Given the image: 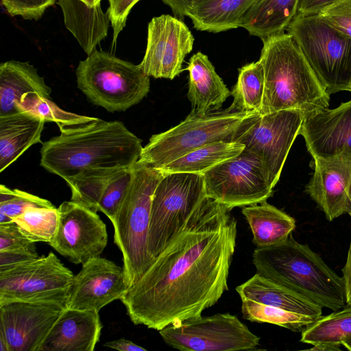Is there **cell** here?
<instances>
[{
	"instance_id": "1",
	"label": "cell",
	"mask_w": 351,
	"mask_h": 351,
	"mask_svg": "<svg viewBox=\"0 0 351 351\" xmlns=\"http://www.w3.org/2000/svg\"><path fill=\"white\" fill-rule=\"evenodd\" d=\"M237 221L206 197L121 299L136 325L160 330L202 316L228 290Z\"/></svg>"
},
{
	"instance_id": "2",
	"label": "cell",
	"mask_w": 351,
	"mask_h": 351,
	"mask_svg": "<svg viewBox=\"0 0 351 351\" xmlns=\"http://www.w3.org/2000/svg\"><path fill=\"white\" fill-rule=\"evenodd\" d=\"M143 147L123 122L99 119L43 143L40 165L66 180L88 168L132 167Z\"/></svg>"
},
{
	"instance_id": "3",
	"label": "cell",
	"mask_w": 351,
	"mask_h": 351,
	"mask_svg": "<svg viewBox=\"0 0 351 351\" xmlns=\"http://www.w3.org/2000/svg\"><path fill=\"white\" fill-rule=\"evenodd\" d=\"M259 61L265 76L260 114L298 110L304 114L328 108L330 94L289 33L262 40Z\"/></svg>"
},
{
	"instance_id": "4",
	"label": "cell",
	"mask_w": 351,
	"mask_h": 351,
	"mask_svg": "<svg viewBox=\"0 0 351 351\" xmlns=\"http://www.w3.org/2000/svg\"><path fill=\"white\" fill-rule=\"evenodd\" d=\"M252 262L257 274L322 308L335 311L346 306L342 277L291 234L280 243L256 247Z\"/></svg>"
},
{
	"instance_id": "5",
	"label": "cell",
	"mask_w": 351,
	"mask_h": 351,
	"mask_svg": "<svg viewBox=\"0 0 351 351\" xmlns=\"http://www.w3.org/2000/svg\"><path fill=\"white\" fill-rule=\"evenodd\" d=\"M165 173L160 169L136 163L129 189L112 221L114 242L122 253L129 287L153 261L147 249L152 202Z\"/></svg>"
},
{
	"instance_id": "6",
	"label": "cell",
	"mask_w": 351,
	"mask_h": 351,
	"mask_svg": "<svg viewBox=\"0 0 351 351\" xmlns=\"http://www.w3.org/2000/svg\"><path fill=\"white\" fill-rule=\"evenodd\" d=\"M75 75L87 99L110 112L140 103L150 88L149 77L139 64L97 49L79 62Z\"/></svg>"
},
{
	"instance_id": "7",
	"label": "cell",
	"mask_w": 351,
	"mask_h": 351,
	"mask_svg": "<svg viewBox=\"0 0 351 351\" xmlns=\"http://www.w3.org/2000/svg\"><path fill=\"white\" fill-rule=\"evenodd\" d=\"M218 110L204 114L190 113L171 129L152 136L143 147L137 164L160 169L204 145L230 138L250 114Z\"/></svg>"
},
{
	"instance_id": "8",
	"label": "cell",
	"mask_w": 351,
	"mask_h": 351,
	"mask_svg": "<svg viewBox=\"0 0 351 351\" xmlns=\"http://www.w3.org/2000/svg\"><path fill=\"white\" fill-rule=\"evenodd\" d=\"M286 31L293 37L319 82L331 95L351 85V39L317 14L298 13Z\"/></svg>"
},
{
	"instance_id": "9",
	"label": "cell",
	"mask_w": 351,
	"mask_h": 351,
	"mask_svg": "<svg viewBox=\"0 0 351 351\" xmlns=\"http://www.w3.org/2000/svg\"><path fill=\"white\" fill-rule=\"evenodd\" d=\"M206 197L202 174L165 173L152 202L147 249L153 261L181 232Z\"/></svg>"
},
{
	"instance_id": "10",
	"label": "cell",
	"mask_w": 351,
	"mask_h": 351,
	"mask_svg": "<svg viewBox=\"0 0 351 351\" xmlns=\"http://www.w3.org/2000/svg\"><path fill=\"white\" fill-rule=\"evenodd\" d=\"M304 119L298 110L252 113L243 121L230 141L243 144L245 150L260 160L266 180L274 188Z\"/></svg>"
},
{
	"instance_id": "11",
	"label": "cell",
	"mask_w": 351,
	"mask_h": 351,
	"mask_svg": "<svg viewBox=\"0 0 351 351\" xmlns=\"http://www.w3.org/2000/svg\"><path fill=\"white\" fill-rule=\"evenodd\" d=\"M158 331L167 345L183 351L250 350L261 340L228 313L174 322Z\"/></svg>"
},
{
	"instance_id": "12",
	"label": "cell",
	"mask_w": 351,
	"mask_h": 351,
	"mask_svg": "<svg viewBox=\"0 0 351 351\" xmlns=\"http://www.w3.org/2000/svg\"><path fill=\"white\" fill-rule=\"evenodd\" d=\"M73 276L52 252L0 269V304L12 301L51 302L66 307Z\"/></svg>"
},
{
	"instance_id": "13",
	"label": "cell",
	"mask_w": 351,
	"mask_h": 351,
	"mask_svg": "<svg viewBox=\"0 0 351 351\" xmlns=\"http://www.w3.org/2000/svg\"><path fill=\"white\" fill-rule=\"evenodd\" d=\"M202 175L206 196L230 210L261 203L273 195L274 188L265 179L261 162L245 149Z\"/></svg>"
},
{
	"instance_id": "14",
	"label": "cell",
	"mask_w": 351,
	"mask_h": 351,
	"mask_svg": "<svg viewBox=\"0 0 351 351\" xmlns=\"http://www.w3.org/2000/svg\"><path fill=\"white\" fill-rule=\"evenodd\" d=\"M57 208L58 229L49 245L75 265L99 256L106 247L108 234L97 213L71 200Z\"/></svg>"
},
{
	"instance_id": "15",
	"label": "cell",
	"mask_w": 351,
	"mask_h": 351,
	"mask_svg": "<svg viewBox=\"0 0 351 351\" xmlns=\"http://www.w3.org/2000/svg\"><path fill=\"white\" fill-rule=\"evenodd\" d=\"M194 37L186 24L169 14L154 17L148 24L147 47L139 66L149 77L173 80L193 49Z\"/></svg>"
},
{
	"instance_id": "16",
	"label": "cell",
	"mask_w": 351,
	"mask_h": 351,
	"mask_svg": "<svg viewBox=\"0 0 351 351\" xmlns=\"http://www.w3.org/2000/svg\"><path fill=\"white\" fill-rule=\"evenodd\" d=\"M66 308L51 302L0 304V335L6 341L9 351H37Z\"/></svg>"
},
{
	"instance_id": "17",
	"label": "cell",
	"mask_w": 351,
	"mask_h": 351,
	"mask_svg": "<svg viewBox=\"0 0 351 351\" xmlns=\"http://www.w3.org/2000/svg\"><path fill=\"white\" fill-rule=\"evenodd\" d=\"M128 289L123 267L95 257L84 263L74 275L66 308L99 312L114 300H121Z\"/></svg>"
},
{
	"instance_id": "18",
	"label": "cell",
	"mask_w": 351,
	"mask_h": 351,
	"mask_svg": "<svg viewBox=\"0 0 351 351\" xmlns=\"http://www.w3.org/2000/svg\"><path fill=\"white\" fill-rule=\"evenodd\" d=\"M299 134L313 158L351 160V100L306 116Z\"/></svg>"
},
{
	"instance_id": "19",
	"label": "cell",
	"mask_w": 351,
	"mask_h": 351,
	"mask_svg": "<svg viewBox=\"0 0 351 351\" xmlns=\"http://www.w3.org/2000/svg\"><path fill=\"white\" fill-rule=\"evenodd\" d=\"M314 159V173L305 191L332 221L348 208V189L351 182V160L341 158Z\"/></svg>"
},
{
	"instance_id": "20",
	"label": "cell",
	"mask_w": 351,
	"mask_h": 351,
	"mask_svg": "<svg viewBox=\"0 0 351 351\" xmlns=\"http://www.w3.org/2000/svg\"><path fill=\"white\" fill-rule=\"evenodd\" d=\"M101 328L99 312L66 308L37 351H93Z\"/></svg>"
},
{
	"instance_id": "21",
	"label": "cell",
	"mask_w": 351,
	"mask_h": 351,
	"mask_svg": "<svg viewBox=\"0 0 351 351\" xmlns=\"http://www.w3.org/2000/svg\"><path fill=\"white\" fill-rule=\"evenodd\" d=\"M189 71L187 97L191 103L192 114H206L220 110L231 95L206 55L193 54L185 69Z\"/></svg>"
},
{
	"instance_id": "22",
	"label": "cell",
	"mask_w": 351,
	"mask_h": 351,
	"mask_svg": "<svg viewBox=\"0 0 351 351\" xmlns=\"http://www.w3.org/2000/svg\"><path fill=\"white\" fill-rule=\"evenodd\" d=\"M45 121L28 111L0 116V172L29 147L41 143Z\"/></svg>"
},
{
	"instance_id": "23",
	"label": "cell",
	"mask_w": 351,
	"mask_h": 351,
	"mask_svg": "<svg viewBox=\"0 0 351 351\" xmlns=\"http://www.w3.org/2000/svg\"><path fill=\"white\" fill-rule=\"evenodd\" d=\"M64 22L86 54L90 55L108 34L110 18L101 3L90 6L82 0H58Z\"/></svg>"
},
{
	"instance_id": "24",
	"label": "cell",
	"mask_w": 351,
	"mask_h": 351,
	"mask_svg": "<svg viewBox=\"0 0 351 351\" xmlns=\"http://www.w3.org/2000/svg\"><path fill=\"white\" fill-rule=\"evenodd\" d=\"M36 93L49 98L51 88L37 69L27 62L8 60L0 65V116L19 112L17 105L22 96Z\"/></svg>"
},
{
	"instance_id": "25",
	"label": "cell",
	"mask_w": 351,
	"mask_h": 351,
	"mask_svg": "<svg viewBox=\"0 0 351 351\" xmlns=\"http://www.w3.org/2000/svg\"><path fill=\"white\" fill-rule=\"evenodd\" d=\"M241 300H250L315 319L322 315V307L293 291L256 273L236 287Z\"/></svg>"
},
{
	"instance_id": "26",
	"label": "cell",
	"mask_w": 351,
	"mask_h": 351,
	"mask_svg": "<svg viewBox=\"0 0 351 351\" xmlns=\"http://www.w3.org/2000/svg\"><path fill=\"white\" fill-rule=\"evenodd\" d=\"M300 0H256L240 27L261 40L284 33L296 16Z\"/></svg>"
},
{
	"instance_id": "27",
	"label": "cell",
	"mask_w": 351,
	"mask_h": 351,
	"mask_svg": "<svg viewBox=\"0 0 351 351\" xmlns=\"http://www.w3.org/2000/svg\"><path fill=\"white\" fill-rule=\"evenodd\" d=\"M245 217L256 247H267L285 241L295 228L294 218L266 201L244 206Z\"/></svg>"
},
{
	"instance_id": "28",
	"label": "cell",
	"mask_w": 351,
	"mask_h": 351,
	"mask_svg": "<svg viewBox=\"0 0 351 351\" xmlns=\"http://www.w3.org/2000/svg\"><path fill=\"white\" fill-rule=\"evenodd\" d=\"M256 0H198L189 11L195 29L218 33L240 27L241 19Z\"/></svg>"
},
{
	"instance_id": "29",
	"label": "cell",
	"mask_w": 351,
	"mask_h": 351,
	"mask_svg": "<svg viewBox=\"0 0 351 351\" xmlns=\"http://www.w3.org/2000/svg\"><path fill=\"white\" fill-rule=\"evenodd\" d=\"M245 146L233 141H219L204 145L160 168L165 173L203 174L217 164L239 154Z\"/></svg>"
},
{
	"instance_id": "30",
	"label": "cell",
	"mask_w": 351,
	"mask_h": 351,
	"mask_svg": "<svg viewBox=\"0 0 351 351\" xmlns=\"http://www.w3.org/2000/svg\"><path fill=\"white\" fill-rule=\"evenodd\" d=\"M265 76L259 60L239 69L237 82L232 88L233 101L229 108L234 111L260 112L263 100Z\"/></svg>"
},
{
	"instance_id": "31",
	"label": "cell",
	"mask_w": 351,
	"mask_h": 351,
	"mask_svg": "<svg viewBox=\"0 0 351 351\" xmlns=\"http://www.w3.org/2000/svg\"><path fill=\"white\" fill-rule=\"evenodd\" d=\"M125 168H88L66 180L71 191V200L95 212L109 181Z\"/></svg>"
},
{
	"instance_id": "32",
	"label": "cell",
	"mask_w": 351,
	"mask_h": 351,
	"mask_svg": "<svg viewBox=\"0 0 351 351\" xmlns=\"http://www.w3.org/2000/svg\"><path fill=\"white\" fill-rule=\"evenodd\" d=\"M301 332L300 341L302 343L342 345L351 339V306L346 305L340 311L320 316Z\"/></svg>"
},
{
	"instance_id": "33",
	"label": "cell",
	"mask_w": 351,
	"mask_h": 351,
	"mask_svg": "<svg viewBox=\"0 0 351 351\" xmlns=\"http://www.w3.org/2000/svg\"><path fill=\"white\" fill-rule=\"evenodd\" d=\"M19 112L28 111L46 121L55 122L60 132H67L98 121L96 117L65 111L54 102L36 93L24 94L17 105Z\"/></svg>"
},
{
	"instance_id": "34",
	"label": "cell",
	"mask_w": 351,
	"mask_h": 351,
	"mask_svg": "<svg viewBox=\"0 0 351 351\" xmlns=\"http://www.w3.org/2000/svg\"><path fill=\"white\" fill-rule=\"evenodd\" d=\"M241 313L252 322L278 325L293 331H302L315 318L250 300H241Z\"/></svg>"
},
{
	"instance_id": "35",
	"label": "cell",
	"mask_w": 351,
	"mask_h": 351,
	"mask_svg": "<svg viewBox=\"0 0 351 351\" xmlns=\"http://www.w3.org/2000/svg\"><path fill=\"white\" fill-rule=\"evenodd\" d=\"M13 221L23 234L31 241L49 244L58 229V208H29L16 217Z\"/></svg>"
},
{
	"instance_id": "36",
	"label": "cell",
	"mask_w": 351,
	"mask_h": 351,
	"mask_svg": "<svg viewBox=\"0 0 351 351\" xmlns=\"http://www.w3.org/2000/svg\"><path fill=\"white\" fill-rule=\"evenodd\" d=\"M55 208L51 202L35 195L4 184L0 185V224L13 220L29 208Z\"/></svg>"
},
{
	"instance_id": "37",
	"label": "cell",
	"mask_w": 351,
	"mask_h": 351,
	"mask_svg": "<svg viewBox=\"0 0 351 351\" xmlns=\"http://www.w3.org/2000/svg\"><path fill=\"white\" fill-rule=\"evenodd\" d=\"M133 167L125 168L116 174L105 187L99 199L98 211L104 213L111 222L129 189Z\"/></svg>"
},
{
	"instance_id": "38",
	"label": "cell",
	"mask_w": 351,
	"mask_h": 351,
	"mask_svg": "<svg viewBox=\"0 0 351 351\" xmlns=\"http://www.w3.org/2000/svg\"><path fill=\"white\" fill-rule=\"evenodd\" d=\"M317 15L339 34L351 39V0H337Z\"/></svg>"
},
{
	"instance_id": "39",
	"label": "cell",
	"mask_w": 351,
	"mask_h": 351,
	"mask_svg": "<svg viewBox=\"0 0 351 351\" xmlns=\"http://www.w3.org/2000/svg\"><path fill=\"white\" fill-rule=\"evenodd\" d=\"M57 0H1L2 5L12 16H20L25 19L38 20L45 10Z\"/></svg>"
},
{
	"instance_id": "40",
	"label": "cell",
	"mask_w": 351,
	"mask_h": 351,
	"mask_svg": "<svg viewBox=\"0 0 351 351\" xmlns=\"http://www.w3.org/2000/svg\"><path fill=\"white\" fill-rule=\"evenodd\" d=\"M36 251L35 243L29 240L13 221L0 224V251Z\"/></svg>"
},
{
	"instance_id": "41",
	"label": "cell",
	"mask_w": 351,
	"mask_h": 351,
	"mask_svg": "<svg viewBox=\"0 0 351 351\" xmlns=\"http://www.w3.org/2000/svg\"><path fill=\"white\" fill-rule=\"evenodd\" d=\"M107 13L113 29L112 45H116L119 33L125 25L129 13L140 0H108Z\"/></svg>"
},
{
	"instance_id": "42",
	"label": "cell",
	"mask_w": 351,
	"mask_h": 351,
	"mask_svg": "<svg viewBox=\"0 0 351 351\" xmlns=\"http://www.w3.org/2000/svg\"><path fill=\"white\" fill-rule=\"evenodd\" d=\"M39 257L36 251L7 250L0 251V269L12 267L32 261Z\"/></svg>"
},
{
	"instance_id": "43",
	"label": "cell",
	"mask_w": 351,
	"mask_h": 351,
	"mask_svg": "<svg viewBox=\"0 0 351 351\" xmlns=\"http://www.w3.org/2000/svg\"><path fill=\"white\" fill-rule=\"evenodd\" d=\"M337 0H300L298 13L317 14L321 10Z\"/></svg>"
},
{
	"instance_id": "44",
	"label": "cell",
	"mask_w": 351,
	"mask_h": 351,
	"mask_svg": "<svg viewBox=\"0 0 351 351\" xmlns=\"http://www.w3.org/2000/svg\"><path fill=\"white\" fill-rule=\"evenodd\" d=\"M198 0H162L172 10L173 14L179 17L186 16L189 11Z\"/></svg>"
},
{
	"instance_id": "45",
	"label": "cell",
	"mask_w": 351,
	"mask_h": 351,
	"mask_svg": "<svg viewBox=\"0 0 351 351\" xmlns=\"http://www.w3.org/2000/svg\"><path fill=\"white\" fill-rule=\"evenodd\" d=\"M342 274L346 305L351 306V243L345 265L342 269Z\"/></svg>"
},
{
	"instance_id": "46",
	"label": "cell",
	"mask_w": 351,
	"mask_h": 351,
	"mask_svg": "<svg viewBox=\"0 0 351 351\" xmlns=\"http://www.w3.org/2000/svg\"><path fill=\"white\" fill-rule=\"evenodd\" d=\"M104 346L114 349L119 351H146L147 350L132 341L125 339H119L112 341L106 342Z\"/></svg>"
},
{
	"instance_id": "47",
	"label": "cell",
	"mask_w": 351,
	"mask_h": 351,
	"mask_svg": "<svg viewBox=\"0 0 351 351\" xmlns=\"http://www.w3.org/2000/svg\"><path fill=\"white\" fill-rule=\"evenodd\" d=\"M313 347L308 349V350L313 351H339L341 350V346L339 344H332L327 343H321L312 345Z\"/></svg>"
},
{
	"instance_id": "48",
	"label": "cell",
	"mask_w": 351,
	"mask_h": 351,
	"mask_svg": "<svg viewBox=\"0 0 351 351\" xmlns=\"http://www.w3.org/2000/svg\"><path fill=\"white\" fill-rule=\"evenodd\" d=\"M0 351H9L8 343L1 335H0Z\"/></svg>"
},
{
	"instance_id": "49",
	"label": "cell",
	"mask_w": 351,
	"mask_h": 351,
	"mask_svg": "<svg viewBox=\"0 0 351 351\" xmlns=\"http://www.w3.org/2000/svg\"><path fill=\"white\" fill-rule=\"evenodd\" d=\"M348 208L347 213L351 217V182L348 189Z\"/></svg>"
},
{
	"instance_id": "50",
	"label": "cell",
	"mask_w": 351,
	"mask_h": 351,
	"mask_svg": "<svg viewBox=\"0 0 351 351\" xmlns=\"http://www.w3.org/2000/svg\"><path fill=\"white\" fill-rule=\"evenodd\" d=\"M342 345L348 350L351 351V339L344 341Z\"/></svg>"
},
{
	"instance_id": "51",
	"label": "cell",
	"mask_w": 351,
	"mask_h": 351,
	"mask_svg": "<svg viewBox=\"0 0 351 351\" xmlns=\"http://www.w3.org/2000/svg\"><path fill=\"white\" fill-rule=\"evenodd\" d=\"M90 6L95 5V0H82Z\"/></svg>"
},
{
	"instance_id": "52",
	"label": "cell",
	"mask_w": 351,
	"mask_h": 351,
	"mask_svg": "<svg viewBox=\"0 0 351 351\" xmlns=\"http://www.w3.org/2000/svg\"><path fill=\"white\" fill-rule=\"evenodd\" d=\"M101 0H95V5L101 3Z\"/></svg>"
},
{
	"instance_id": "53",
	"label": "cell",
	"mask_w": 351,
	"mask_h": 351,
	"mask_svg": "<svg viewBox=\"0 0 351 351\" xmlns=\"http://www.w3.org/2000/svg\"><path fill=\"white\" fill-rule=\"evenodd\" d=\"M349 91L351 92V85H350V89H349Z\"/></svg>"
}]
</instances>
